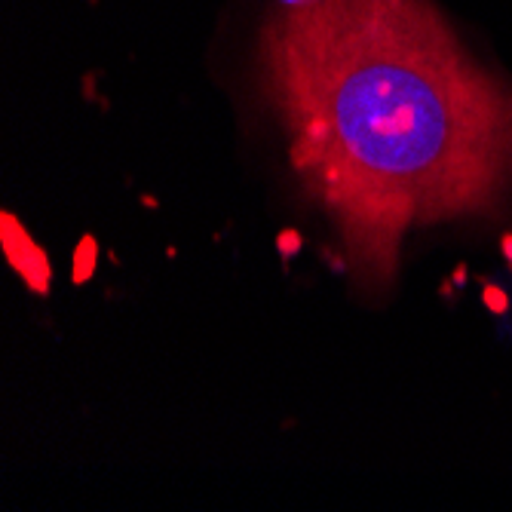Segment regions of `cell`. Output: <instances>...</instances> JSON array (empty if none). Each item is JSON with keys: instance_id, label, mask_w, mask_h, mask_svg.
<instances>
[{"instance_id": "cell-1", "label": "cell", "mask_w": 512, "mask_h": 512, "mask_svg": "<svg viewBox=\"0 0 512 512\" xmlns=\"http://www.w3.org/2000/svg\"><path fill=\"white\" fill-rule=\"evenodd\" d=\"M264 68L359 279H390L405 227L488 212L512 188V83L430 0L286 7L264 31Z\"/></svg>"}, {"instance_id": "cell-3", "label": "cell", "mask_w": 512, "mask_h": 512, "mask_svg": "<svg viewBox=\"0 0 512 512\" xmlns=\"http://www.w3.org/2000/svg\"><path fill=\"white\" fill-rule=\"evenodd\" d=\"M96 270V240L86 237L80 246H77V267H74V279L77 283H83V279H89V273Z\"/></svg>"}, {"instance_id": "cell-4", "label": "cell", "mask_w": 512, "mask_h": 512, "mask_svg": "<svg viewBox=\"0 0 512 512\" xmlns=\"http://www.w3.org/2000/svg\"><path fill=\"white\" fill-rule=\"evenodd\" d=\"M298 246H301V237L295 234V230H289V234L279 237V249H283V252H295Z\"/></svg>"}, {"instance_id": "cell-2", "label": "cell", "mask_w": 512, "mask_h": 512, "mask_svg": "<svg viewBox=\"0 0 512 512\" xmlns=\"http://www.w3.org/2000/svg\"><path fill=\"white\" fill-rule=\"evenodd\" d=\"M4 249H7V258L13 261V267L22 273L25 283L34 292L46 295V289H50V261H46V255L31 243L25 227L16 224V218L10 212L4 215Z\"/></svg>"}, {"instance_id": "cell-5", "label": "cell", "mask_w": 512, "mask_h": 512, "mask_svg": "<svg viewBox=\"0 0 512 512\" xmlns=\"http://www.w3.org/2000/svg\"><path fill=\"white\" fill-rule=\"evenodd\" d=\"M286 7H307V4H316V0H283Z\"/></svg>"}]
</instances>
